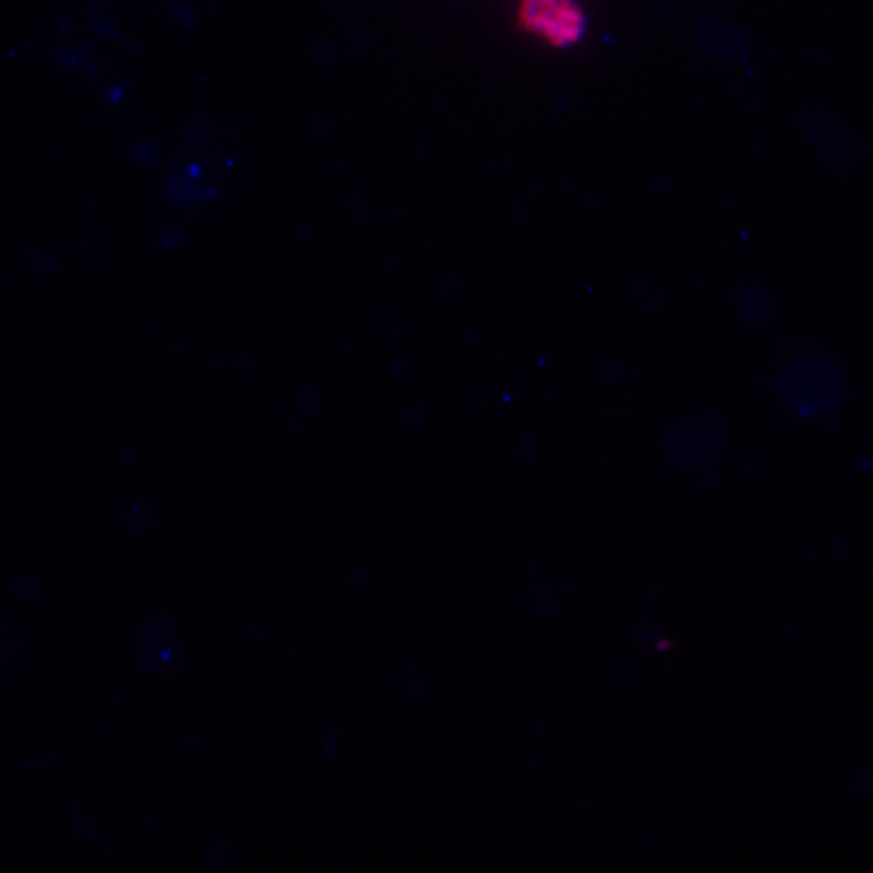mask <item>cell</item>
Instances as JSON below:
<instances>
[{"mask_svg":"<svg viewBox=\"0 0 873 873\" xmlns=\"http://www.w3.org/2000/svg\"><path fill=\"white\" fill-rule=\"evenodd\" d=\"M522 22L549 42H573L580 34V10L575 0H522Z\"/></svg>","mask_w":873,"mask_h":873,"instance_id":"1","label":"cell"}]
</instances>
